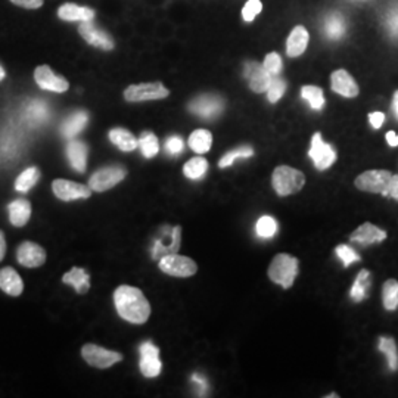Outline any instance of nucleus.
<instances>
[{
    "label": "nucleus",
    "mask_w": 398,
    "mask_h": 398,
    "mask_svg": "<svg viewBox=\"0 0 398 398\" xmlns=\"http://www.w3.org/2000/svg\"><path fill=\"white\" fill-rule=\"evenodd\" d=\"M114 304L120 318L133 325H143L151 316V304L135 287L121 285L114 292Z\"/></svg>",
    "instance_id": "1"
},
{
    "label": "nucleus",
    "mask_w": 398,
    "mask_h": 398,
    "mask_svg": "<svg viewBox=\"0 0 398 398\" xmlns=\"http://www.w3.org/2000/svg\"><path fill=\"white\" fill-rule=\"evenodd\" d=\"M272 185L279 196H288L300 192L304 188L306 176L296 169L288 167V165H280V167H276L273 171Z\"/></svg>",
    "instance_id": "2"
},
{
    "label": "nucleus",
    "mask_w": 398,
    "mask_h": 398,
    "mask_svg": "<svg viewBox=\"0 0 398 398\" xmlns=\"http://www.w3.org/2000/svg\"><path fill=\"white\" fill-rule=\"evenodd\" d=\"M298 275V260L289 254H277L269 267V277L275 284L291 288Z\"/></svg>",
    "instance_id": "3"
},
{
    "label": "nucleus",
    "mask_w": 398,
    "mask_h": 398,
    "mask_svg": "<svg viewBox=\"0 0 398 398\" xmlns=\"http://www.w3.org/2000/svg\"><path fill=\"white\" fill-rule=\"evenodd\" d=\"M170 95V90L164 88L162 83H140L131 85L124 90V99L128 102H143V101H158Z\"/></svg>",
    "instance_id": "4"
},
{
    "label": "nucleus",
    "mask_w": 398,
    "mask_h": 398,
    "mask_svg": "<svg viewBox=\"0 0 398 398\" xmlns=\"http://www.w3.org/2000/svg\"><path fill=\"white\" fill-rule=\"evenodd\" d=\"M158 261L159 270L173 277H191L198 272V265L192 258L177 253L164 255Z\"/></svg>",
    "instance_id": "5"
},
{
    "label": "nucleus",
    "mask_w": 398,
    "mask_h": 398,
    "mask_svg": "<svg viewBox=\"0 0 398 398\" xmlns=\"http://www.w3.org/2000/svg\"><path fill=\"white\" fill-rule=\"evenodd\" d=\"M81 356L85 361L96 369H108L114 366L115 363L123 360V356L117 351H109L107 348L96 345V344H86L81 348Z\"/></svg>",
    "instance_id": "6"
},
{
    "label": "nucleus",
    "mask_w": 398,
    "mask_h": 398,
    "mask_svg": "<svg viewBox=\"0 0 398 398\" xmlns=\"http://www.w3.org/2000/svg\"><path fill=\"white\" fill-rule=\"evenodd\" d=\"M392 174L387 170H370L364 171L356 179V188L364 192L380 193L388 196V188Z\"/></svg>",
    "instance_id": "7"
},
{
    "label": "nucleus",
    "mask_w": 398,
    "mask_h": 398,
    "mask_svg": "<svg viewBox=\"0 0 398 398\" xmlns=\"http://www.w3.org/2000/svg\"><path fill=\"white\" fill-rule=\"evenodd\" d=\"M126 176L127 171L121 165H109V167H104L92 174L89 180V188L95 192H105L117 186Z\"/></svg>",
    "instance_id": "8"
},
{
    "label": "nucleus",
    "mask_w": 398,
    "mask_h": 398,
    "mask_svg": "<svg viewBox=\"0 0 398 398\" xmlns=\"http://www.w3.org/2000/svg\"><path fill=\"white\" fill-rule=\"evenodd\" d=\"M180 243H181V227L180 226H174V227L164 226L159 238L155 239L152 258L159 260L164 255L176 254L180 250Z\"/></svg>",
    "instance_id": "9"
},
{
    "label": "nucleus",
    "mask_w": 398,
    "mask_h": 398,
    "mask_svg": "<svg viewBox=\"0 0 398 398\" xmlns=\"http://www.w3.org/2000/svg\"><path fill=\"white\" fill-rule=\"evenodd\" d=\"M308 155H310L311 161L314 162V165H316V169H319V170L329 169L330 165L334 164L335 159H337L335 149L323 142L320 133H316V135L313 136Z\"/></svg>",
    "instance_id": "10"
},
{
    "label": "nucleus",
    "mask_w": 398,
    "mask_h": 398,
    "mask_svg": "<svg viewBox=\"0 0 398 398\" xmlns=\"http://www.w3.org/2000/svg\"><path fill=\"white\" fill-rule=\"evenodd\" d=\"M140 351V372L145 378H157L161 373L162 363L159 360V348L152 342H143L139 348Z\"/></svg>",
    "instance_id": "11"
},
{
    "label": "nucleus",
    "mask_w": 398,
    "mask_h": 398,
    "mask_svg": "<svg viewBox=\"0 0 398 398\" xmlns=\"http://www.w3.org/2000/svg\"><path fill=\"white\" fill-rule=\"evenodd\" d=\"M52 191L56 198H59L61 201L70 203L76 201V199H88L92 195V189L89 186L76 183L71 180L65 179H56L52 183Z\"/></svg>",
    "instance_id": "12"
},
{
    "label": "nucleus",
    "mask_w": 398,
    "mask_h": 398,
    "mask_svg": "<svg viewBox=\"0 0 398 398\" xmlns=\"http://www.w3.org/2000/svg\"><path fill=\"white\" fill-rule=\"evenodd\" d=\"M224 108V102L220 96L215 95H203L198 96L196 99L191 102L189 109L196 114L198 117L203 119H215L217 115L222 114Z\"/></svg>",
    "instance_id": "13"
},
{
    "label": "nucleus",
    "mask_w": 398,
    "mask_h": 398,
    "mask_svg": "<svg viewBox=\"0 0 398 398\" xmlns=\"http://www.w3.org/2000/svg\"><path fill=\"white\" fill-rule=\"evenodd\" d=\"M35 80L40 89L49 90V92L64 93L70 89L68 80H65L64 77L55 74L51 66H47V65L37 66L35 71Z\"/></svg>",
    "instance_id": "14"
},
{
    "label": "nucleus",
    "mask_w": 398,
    "mask_h": 398,
    "mask_svg": "<svg viewBox=\"0 0 398 398\" xmlns=\"http://www.w3.org/2000/svg\"><path fill=\"white\" fill-rule=\"evenodd\" d=\"M78 32L89 44L97 49H102V51H112L114 49V40L109 37L108 32L97 28L93 21H83L78 27Z\"/></svg>",
    "instance_id": "15"
},
{
    "label": "nucleus",
    "mask_w": 398,
    "mask_h": 398,
    "mask_svg": "<svg viewBox=\"0 0 398 398\" xmlns=\"http://www.w3.org/2000/svg\"><path fill=\"white\" fill-rule=\"evenodd\" d=\"M16 260H18V263L24 265V267L36 269L44 264L46 251H44V248H42L40 245L27 241V242H23L18 246V250H16Z\"/></svg>",
    "instance_id": "16"
},
{
    "label": "nucleus",
    "mask_w": 398,
    "mask_h": 398,
    "mask_svg": "<svg viewBox=\"0 0 398 398\" xmlns=\"http://www.w3.org/2000/svg\"><path fill=\"white\" fill-rule=\"evenodd\" d=\"M245 77L250 80V88L255 93H263L267 92L272 77L263 65L257 62H248L245 65Z\"/></svg>",
    "instance_id": "17"
},
{
    "label": "nucleus",
    "mask_w": 398,
    "mask_h": 398,
    "mask_svg": "<svg viewBox=\"0 0 398 398\" xmlns=\"http://www.w3.org/2000/svg\"><path fill=\"white\" fill-rule=\"evenodd\" d=\"M332 90L345 97H356L358 95V86L356 80L345 70H337L330 77Z\"/></svg>",
    "instance_id": "18"
},
{
    "label": "nucleus",
    "mask_w": 398,
    "mask_h": 398,
    "mask_svg": "<svg viewBox=\"0 0 398 398\" xmlns=\"http://www.w3.org/2000/svg\"><path fill=\"white\" fill-rule=\"evenodd\" d=\"M350 239L353 242L360 243V245L378 243V242H382L384 239H387V231L380 230L379 227H376L370 223H364L353 231Z\"/></svg>",
    "instance_id": "19"
},
{
    "label": "nucleus",
    "mask_w": 398,
    "mask_h": 398,
    "mask_svg": "<svg viewBox=\"0 0 398 398\" xmlns=\"http://www.w3.org/2000/svg\"><path fill=\"white\" fill-rule=\"evenodd\" d=\"M308 44V31L303 25H296L288 37L287 54L291 58H296L306 52Z\"/></svg>",
    "instance_id": "20"
},
{
    "label": "nucleus",
    "mask_w": 398,
    "mask_h": 398,
    "mask_svg": "<svg viewBox=\"0 0 398 398\" xmlns=\"http://www.w3.org/2000/svg\"><path fill=\"white\" fill-rule=\"evenodd\" d=\"M0 289L11 296H20L24 291V282L12 267H5L0 270Z\"/></svg>",
    "instance_id": "21"
},
{
    "label": "nucleus",
    "mask_w": 398,
    "mask_h": 398,
    "mask_svg": "<svg viewBox=\"0 0 398 398\" xmlns=\"http://www.w3.org/2000/svg\"><path fill=\"white\" fill-rule=\"evenodd\" d=\"M58 16L64 21H93L95 11L76 4H65L58 9Z\"/></svg>",
    "instance_id": "22"
},
{
    "label": "nucleus",
    "mask_w": 398,
    "mask_h": 398,
    "mask_svg": "<svg viewBox=\"0 0 398 398\" xmlns=\"http://www.w3.org/2000/svg\"><path fill=\"white\" fill-rule=\"evenodd\" d=\"M65 285H71L77 294H86L90 289V275L81 267H73L62 276Z\"/></svg>",
    "instance_id": "23"
},
{
    "label": "nucleus",
    "mask_w": 398,
    "mask_h": 398,
    "mask_svg": "<svg viewBox=\"0 0 398 398\" xmlns=\"http://www.w3.org/2000/svg\"><path fill=\"white\" fill-rule=\"evenodd\" d=\"M9 220L15 227H24L31 217V204L27 199H16L8 207Z\"/></svg>",
    "instance_id": "24"
},
{
    "label": "nucleus",
    "mask_w": 398,
    "mask_h": 398,
    "mask_svg": "<svg viewBox=\"0 0 398 398\" xmlns=\"http://www.w3.org/2000/svg\"><path fill=\"white\" fill-rule=\"evenodd\" d=\"M66 157H68L73 169L78 173H85L88 162V146L83 142H70L66 146Z\"/></svg>",
    "instance_id": "25"
},
{
    "label": "nucleus",
    "mask_w": 398,
    "mask_h": 398,
    "mask_svg": "<svg viewBox=\"0 0 398 398\" xmlns=\"http://www.w3.org/2000/svg\"><path fill=\"white\" fill-rule=\"evenodd\" d=\"M89 121V115L86 111H77L74 114H71L68 119H66L61 127V131H62V136L65 138H74L77 136L78 133L86 127Z\"/></svg>",
    "instance_id": "26"
},
{
    "label": "nucleus",
    "mask_w": 398,
    "mask_h": 398,
    "mask_svg": "<svg viewBox=\"0 0 398 398\" xmlns=\"http://www.w3.org/2000/svg\"><path fill=\"white\" fill-rule=\"evenodd\" d=\"M109 140L124 152L135 151L138 146L136 138L126 128H112L109 131Z\"/></svg>",
    "instance_id": "27"
},
{
    "label": "nucleus",
    "mask_w": 398,
    "mask_h": 398,
    "mask_svg": "<svg viewBox=\"0 0 398 398\" xmlns=\"http://www.w3.org/2000/svg\"><path fill=\"white\" fill-rule=\"evenodd\" d=\"M211 145H212V135L208 130H204V128L195 130L189 138L191 149L199 155L207 154L211 149Z\"/></svg>",
    "instance_id": "28"
},
{
    "label": "nucleus",
    "mask_w": 398,
    "mask_h": 398,
    "mask_svg": "<svg viewBox=\"0 0 398 398\" xmlns=\"http://www.w3.org/2000/svg\"><path fill=\"white\" fill-rule=\"evenodd\" d=\"M40 179V171L36 167H28L15 180V189L18 192H28L35 188Z\"/></svg>",
    "instance_id": "29"
},
{
    "label": "nucleus",
    "mask_w": 398,
    "mask_h": 398,
    "mask_svg": "<svg viewBox=\"0 0 398 398\" xmlns=\"http://www.w3.org/2000/svg\"><path fill=\"white\" fill-rule=\"evenodd\" d=\"M207 171H208V161L203 157H195V158L189 159L183 167L185 176L191 180L203 179Z\"/></svg>",
    "instance_id": "30"
},
{
    "label": "nucleus",
    "mask_w": 398,
    "mask_h": 398,
    "mask_svg": "<svg viewBox=\"0 0 398 398\" xmlns=\"http://www.w3.org/2000/svg\"><path fill=\"white\" fill-rule=\"evenodd\" d=\"M138 145L140 146V151L143 154L145 158H154L158 151H159V143L157 136L151 131H145L142 133L140 139L138 140Z\"/></svg>",
    "instance_id": "31"
},
{
    "label": "nucleus",
    "mask_w": 398,
    "mask_h": 398,
    "mask_svg": "<svg viewBox=\"0 0 398 398\" xmlns=\"http://www.w3.org/2000/svg\"><path fill=\"white\" fill-rule=\"evenodd\" d=\"M369 275H370V273H369L368 270H361V272L358 273L356 282H354V285H353V288H351L350 295H351V298H353V300H354L356 303L363 301L364 298H366L368 289H369V287H370Z\"/></svg>",
    "instance_id": "32"
},
{
    "label": "nucleus",
    "mask_w": 398,
    "mask_h": 398,
    "mask_svg": "<svg viewBox=\"0 0 398 398\" xmlns=\"http://www.w3.org/2000/svg\"><path fill=\"white\" fill-rule=\"evenodd\" d=\"M382 303L390 311H394L398 307V282L395 279H390L384 284Z\"/></svg>",
    "instance_id": "33"
},
{
    "label": "nucleus",
    "mask_w": 398,
    "mask_h": 398,
    "mask_svg": "<svg viewBox=\"0 0 398 398\" xmlns=\"http://www.w3.org/2000/svg\"><path fill=\"white\" fill-rule=\"evenodd\" d=\"M379 351H382L388 360V366L391 370L398 369V353H397V345L392 338L382 337L379 339Z\"/></svg>",
    "instance_id": "34"
},
{
    "label": "nucleus",
    "mask_w": 398,
    "mask_h": 398,
    "mask_svg": "<svg viewBox=\"0 0 398 398\" xmlns=\"http://www.w3.org/2000/svg\"><path fill=\"white\" fill-rule=\"evenodd\" d=\"M253 155H254V149L250 145H242V146L234 149V151L224 154L223 158L220 159L219 165H220V169H226V167H230V165L234 164L236 159L251 158Z\"/></svg>",
    "instance_id": "35"
},
{
    "label": "nucleus",
    "mask_w": 398,
    "mask_h": 398,
    "mask_svg": "<svg viewBox=\"0 0 398 398\" xmlns=\"http://www.w3.org/2000/svg\"><path fill=\"white\" fill-rule=\"evenodd\" d=\"M301 96L310 104L313 109H322L325 107V96L320 88L318 86H304L301 89Z\"/></svg>",
    "instance_id": "36"
},
{
    "label": "nucleus",
    "mask_w": 398,
    "mask_h": 398,
    "mask_svg": "<svg viewBox=\"0 0 398 398\" xmlns=\"http://www.w3.org/2000/svg\"><path fill=\"white\" fill-rule=\"evenodd\" d=\"M255 231L260 238L270 239L276 235L277 223L273 217H270V215H263V217H260L255 224Z\"/></svg>",
    "instance_id": "37"
},
{
    "label": "nucleus",
    "mask_w": 398,
    "mask_h": 398,
    "mask_svg": "<svg viewBox=\"0 0 398 398\" xmlns=\"http://www.w3.org/2000/svg\"><path fill=\"white\" fill-rule=\"evenodd\" d=\"M325 31L329 39H339L342 37L345 31V23L342 20V16L338 13H332L329 18L326 20Z\"/></svg>",
    "instance_id": "38"
},
{
    "label": "nucleus",
    "mask_w": 398,
    "mask_h": 398,
    "mask_svg": "<svg viewBox=\"0 0 398 398\" xmlns=\"http://www.w3.org/2000/svg\"><path fill=\"white\" fill-rule=\"evenodd\" d=\"M287 90V83L285 80H282L279 78L277 76L272 77V81H270V86L267 89V97H269V101L272 104H276L277 101H280V97L284 96Z\"/></svg>",
    "instance_id": "39"
},
{
    "label": "nucleus",
    "mask_w": 398,
    "mask_h": 398,
    "mask_svg": "<svg viewBox=\"0 0 398 398\" xmlns=\"http://www.w3.org/2000/svg\"><path fill=\"white\" fill-rule=\"evenodd\" d=\"M335 253H337V255L342 260L345 267H348V265H351L353 263L360 261V255L353 250V248H350L348 245H339V246H337Z\"/></svg>",
    "instance_id": "40"
},
{
    "label": "nucleus",
    "mask_w": 398,
    "mask_h": 398,
    "mask_svg": "<svg viewBox=\"0 0 398 398\" xmlns=\"http://www.w3.org/2000/svg\"><path fill=\"white\" fill-rule=\"evenodd\" d=\"M263 66L265 68V71L275 77L282 71V66H284V64H282V58L276 52H272L265 56Z\"/></svg>",
    "instance_id": "41"
},
{
    "label": "nucleus",
    "mask_w": 398,
    "mask_h": 398,
    "mask_svg": "<svg viewBox=\"0 0 398 398\" xmlns=\"http://www.w3.org/2000/svg\"><path fill=\"white\" fill-rule=\"evenodd\" d=\"M261 9H263V5H261L260 0H248L246 5L242 9V18L246 23H251V21H254L255 16L261 12Z\"/></svg>",
    "instance_id": "42"
},
{
    "label": "nucleus",
    "mask_w": 398,
    "mask_h": 398,
    "mask_svg": "<svg viewBox=\"0 0 398 398\" xmlns=\"http://www.w3.org/2000/svg\"><path fill=\"white\" fill-rule=\"evenodd\" d=\"M165 149H167V152L171 155H179L181 151H183V140H181L179 136H171L167 139Z\"/></svg>",
    "instance_id": "43"
},
{
    "label": "nucleus",
    "mask_w": 398,
    "mask_h": 398,
    "mask_svg": "<svg viewBox=\"0 0 398 398\" xmlns=\"http://www.w3.org/2000/svg\"><path fill=\"white\" fill-rule=\"evenodd\" d=\"M16 6H21L25 9H39L43 6L44 0H11Z\"/></svg>",
    "instance_id": "44"
},
{
    "label": "nucleus",
    "mask_w": 398,
    "mask_h": 398,
    "mask_svg": "<svg viewBox=\"0 0 398 398\" xmlns=\"http://www.w3.org/2000/svg\"><path fill=\"white\" fill-rule=\"evenodd\" d=\"M369 121L373 128H380L385 121V115L384 112H372L369 114Z\"/></svg>",
    "instance_id": "45"
},
{
    "label": "nucleus",
    "mask_w": 398,
    "mask_h": 398,
    "mask_svg": "<svg viewBox=\"0 0 398 398\" xmlns=\"http://www.w3.org/2000/svg\"><path fill=\"white\" fill-rule=\"evenodd\" d=\"M388 195L392 196L394 199H397V201H398V174L391 177L390 188H388Z\"/></svg>",
    "instance_id": "46"
},
{
    "label": "nucleus",
    "mask_w": 398,
    "mask_h": 398,
    "mask_svg": "<svg viewBox=\"0 0 398 398\" xmlns=\"http://www.w3.org/2000/svg\"><path fill=\"white\" fill-rule=\"evenodd\" d=\"M5 254H6V239H5L4 231L0 230V261L5 258Z\"/></svg>",
    "instance_id": "47"
},
{
    "label": "nucleus",
    "mask_w": 398,
    "mask_h": 398,
    "mask_svg": "<svg viewBox=\"0 0 398 398\" xmlns=\"http://www.w3.org/2000/svg\"><path fill=\"white\" fill-rule=\"evenodd\" d=\"M390 28L395 32V35H398V12L391 16V20H390Z\"/></svg>",
    "instance_id": "48"
},
{
    "label": "nucleus",
    "mask_w": 398,
    "mask_h": 398,
    "mask_svg": "<svg viewBox=\"0 0 398 398\" xmlns=\"http://www.w3.org/2000/svg\"><path fill=\"white\" fill-rule=\"evenodd\" d=\"M387 142H388L391 146H398V135H395L394 131H388V133H387Z\"/></svg>",
    "instance_id": "49"
},
{
    "label": "nucleus",
    "mask_w": 398,
    "mask_h": 398,
    "mask_svg": "<svg viewBox=\"0 0 398 398\" xmlns=\"http://www.w3.org/2000/svg\"><path fill=\"white\" fill-rule=\"evenodd\" d=\"M392 108H394V112L397 115V119H398V92L394 93V101H392Z\"/></svg>",
    "instance_id": "50"
},
{
    "label": "nucleus",
    "mask_w": 398,
    "mask_h": 398,
    "mask_svg": "<svg viewBox=\"0 0 398 398\" xmlns=\"http://www.w3.org/2000/svg\"><path fill=\"white\" fill-rule=\"evenodd\" d=\"M5 77H6V73H5V70H4V66L0 65V81H2Z\"/></svg>",
    "instance_id": "51"
}]
</instances>
